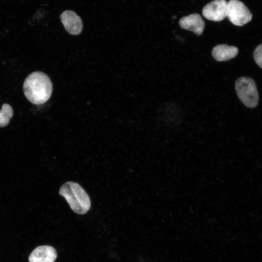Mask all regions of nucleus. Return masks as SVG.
I'll return each mask as SVG.
<instances>
[{
	"label": "nucleus",
	"mask_w": 262,
	"mask_h": 262,
	"mask_svg": "<svg viewBox=\"0 0 262 262\" xmlns=\"http://www.w3.org/2000/svg\"><path fill=\"white\" fill-rule=\"evenodd\" d=\"M24 93L31 103L42 104L50 98L52 84L49 78L44 73L35 71L25 79L23 86Z\"/></svg>",
	"instance_id": "1"
},
{
	"label": "nucleus",
	"mask_w": 262,
	"mask_h": 262,
	"mask_svg": "<svg viewBox=\"0 0 262 262\" xmlns=\"http://www.w3.org/2000/svg\"><path fill=\"white\" fill-rule=\"evenodd\" d=\"M59 194L65 198L72 210L77 214H85L90 209L91 201L88 195L76 182H66L61 186Z\"/></svg>",
	"instance_id": "2"
},
{
	"label": "nucleus",
	"mask_w": 262,
	"mask_h": 262,
	"mask_svg": "<svg viewBox=\"0 0 262 262\" xmlns=\"http://www.w3.org/2000/svg\"><path fill=\"white\" fill-rule=\"evenodd\" d=\"M237 95L242 102L247 107L253 108L259 103V94L256 82L248 77H241L235 82Z\"/></svg>",
	"instance_id": "3"
},
{
	"label": "nucleus",
	"mask_w": 262,
	"mask_h": 262,
	"mask_svg": "<svg viewBox=\"0 0 262 262\" xmlns=\"http://www.w3.org/2000/svg\"><path fill=\"white\" fill-rule=\"evenodd\" d=\"M227 17L234 25L242 26L252 19V15L243 2L229 0L228 2Z\"/></svg>",
	"instance_id": "4"
},
{
	"label": "nucleus",
	"mask_w": 262,
	"mask_h": 262,
	"mask_svg": "<svg viewBox=\"0 0 262 262\" xmlns=\"http://www.w3.org/2000/svg\"><path fill=\"white\" fill-rule=\"evenodd\" d=\"M227 6L226 0H214L203 8L202 15L208 20L220 21L227 17Z\"/></svg>",
	"instance_id": "5"
},
{
	"label": "nucleus",
	"mask_w": 262,
	"mask_h": 262,
	"mask_svg": "<svg viewBox=\"0 0 262 262\" xmlns=\"http://www.w3.org/2000/svg\"><path fill=\"white\" fill-rule=\"evenodd\" d=\"M62 23L66 31L72 35L80 34L82 29V22L80 16L74 12L64 11L60 16Z\"/></svg>",
	"instance_id": "6"
},
{
	"label": "nucleus",
	"mask_w": 262,
	"mask_h": 262,
	"mask_svg": "<svg viewBox=\"0 0 262 262\" xmlns=\"http://www.w3.org/2000/svg\"><path fill=\"white\" fill-rule=\"evenodd\" d=\"M179 25L181 28L191 31L197 35L202 34L205 26L201 16L196 13L183 16L179 20Z\"/></svg>",
	"instance_id": "7"
},
{
	"label": "nucleus",
	"mask_w": 262,
	"mask_h": 262,
	"mask_svg": "<svg viewBox=\"0 0 262 262\" xmlns=\"http://www.w3.org/2000/svg\"><path fill=\"white\" fill-rule=\"evenodd\" d=\"M57 257L54 248L49 246H40L35 248L29 256V262H54Z\"/></svg>",
	"instance_id": "8"
},
{
	"label": "nucleus",
	"mask_w": 262,
	"mask_h": 262,
	"mask_svg": "<svg viewBox=\"0 0 262 262\" xmlns=\"http://www.w3.org/2000/svg\"><path fill=\"white\" fill-rule=\"evenodd\" d=\"M238 48L227 44L216 46L212 51L213 58L218 62L226 61L235 57L238 53Z\"/></svg>",
	"instance_id": "9"
},
{
	"label": "nucleus",
	"mask_w": 262,
	"mask_h": 262,
	"mask_svg": "<svg viewBox=\"0 0 262 262\" xmlns=\"http://www.w3.org/2000/svg\"><path fill=\"white\" fill-rule=\"evenodd\" d=\"M13 115V110L12 107L8 104H3L0 110V127L7 126Z\"/></svg>",
	"instance_id": "10"
},
{
	"label": "nucleus",
	"mask_w": 262,
	"mask_h": 262,
	"mask_svg": "<svg viewBox=\"0 0 262 262\" xmlns=\"http://www.w3.org/2000/svg\"><path fill=\"white\" fill-rule=\"evenodd\" d=\"M253 58L257 65L262 68V44L258 45L254 50Z\"/></svg>",
	"instance_id": "11"
}]
</instances>
